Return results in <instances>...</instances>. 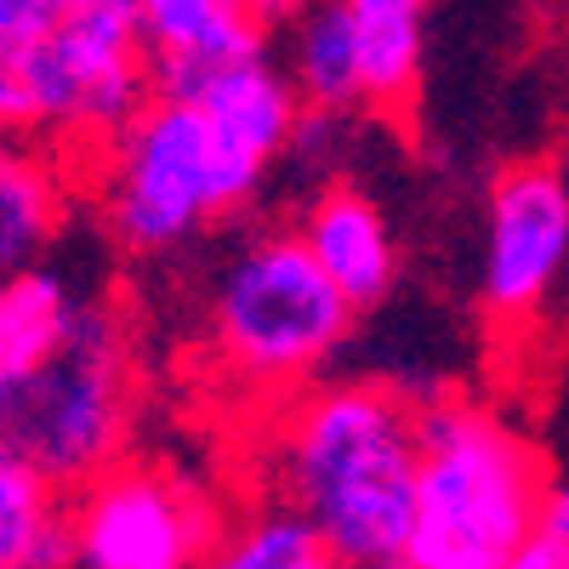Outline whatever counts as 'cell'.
Wrapping results in <instances>:
<instances>
[{"mask_svg":"<svg viewBox=\"0 0 569 569\" xmlns=\"http://www.w3.org/2000/svg\"><path fill=\"white\" fill-rule=\"evenodd\" d=\"M63 7L69 0H0V80L12 74V63L46 34V23H52Z\"/></svg>","mask_w":569,"mask_h":569,"instance_id":"ac0fdd59","label":"cell"},{"mask_svg":"<svg viewBox=\"0 0 569 569\" xmlns=\"http://www.w3.org/2000/svg\"><path fill=\"white\" fill-rule=\"evenodd\" d=\"M536 530H552V536L569 541V485H547L541 512H536Z\"/></svg>","mask_w":569,"mask_h":569,"instance_id":"ffe728a7","label":"cell"},{"mask_svg":"<svg viewBox=\"0 0 569 569\" xmlns=\"http://www.w3.org/2000/svg\"><path fill=\"white\" fill-rule=\"evenodd\" d=\"M291 228H297V240L308 246V257L325 268V279L337 284L359 313L376 308L393 291L399 246H393V228H388L382 206H376L365 188H353L342 177L319 182Z\"/></svg>","mask_w":569,"mask_h":569,"instance_id":"30bf717a","label":"cell"},{"mask_svg":"<svg viewBox=\"0 0 569 569\" xmlns=\"http://www.w3.org/2000/svg\"><path fill=\"white\" fill-rule=\"evenodd\" d=\"M200 109L206 137H211V177H217V211L233 217L246 211L268 171L291 154V137L302 120V98L291 74H279L268 52L240 58V63H217L206 69L188 91H177Z\"/></svg>","mask_w":569,"mask_h":569,"instance_id":"9c48e42d","label":"cell"},{"mask_svg":"<svg viewBox=\"0 0 569 569\" xmlns=\"http://www.w3.org/2000/svg\"><path fill=\"white\" fill-rule=\"evenodd\" d=\"M569 268V177L552 160H512L490 188L479 302L496 325H530Z\"/></svg>","mask_w":569,"mask_h":569,"instance_id":"ba28073f","label":"cell"},{"mask_svg":"<svg viewBox=\"0 0 569 569\" xmlns=\"http://www.w3.org/2000/svg\"><path fill=\"white\" fill-rule=\"evenodd\" d=\"M388 569H416V563H388Z\"/></svg>","mask_w":569,"mask_h":569,"instance_id":"44dd1931","label":"cell"},{"mask_svg":"<svg viewBox=\"0 0 569 569\" xmlns=\"http://www.w3.org/2000/svg\"><path fill=\"white\" fill-rule=\"evenodd\" d=\"M297 40H291V86L302 109L313 114H342L353 103H365L359 91V46H353V23L342 0H313L297 18Z\"/></svg>","mask_w":569,"mask_h":569,"instance_id":"2e32d148","label":"cell"},{"mask_svg":"<svg viewBox=\"0 0 569 569\" xmlns=\"http://www.w3.org/2000/svg\"><path fill=\"white\" fill-rule=\"evenodd\" d=\"M0 137H7V126H0Z\"/></svg>","mask_w":569,"mask_h":569,"instance_id":"7402d4cb","label":"cell"},{"mask_svg":"<svg viewBox=\"0 0 569 569\" xmlns=\"http://www.w3.org/2000/svg\"><path fill=\"white\" fill-rule=\"evenodd\" d=\"M0 569H74L69 490L0 439Z\"/></svg>","mask_w":569,"mask_h":569,"instance_id":"5bb4252c","label":"cell"},{"mask_svg":"<svg viewBox=\"0 0 569 569\" xmlns=\"http://www.w3.org/2000/svg\"><path fill=\"white\" fill-rule=\"evenodd\" d=\"M273 501L297 507L337 569L405 563L416 518V399L388 382H319L262 439Z\"/></svg>","mask_w":569,"mask_h":569,"instance_id":"6da1fadb","label":"cell"},{"mask_svg":"<svg viewBox=\"0 0 569 569\" xmlns=\"http://www.w3.org/2000/svg\"><path fill=\"white\" fill-rule=\"evenodd\" d=\"M359 46L365 109L405 120L421 86V12L427 0H342Z\"/></svg>","mask_w":569,"mask_h":569,"instance_id":"4fadbf2b","label":"cell"},{"mask_svg":"<svg viewBox=\"0 0 569 569\" xmlns=\"http://www.w3.org/2000/svg\"><path fill=\"white\" fill-rule=\"evenodd\" d=\"M137 348L109 297H86L63 342L18 376H0V439L58 490H80L131 450Z\"/></svg>","mask_w":569,"mask_h":569,"instance_id":"5b68a950","label":"cell"},{"mask_svg":"<svg viewBox=\"0 0 569 569\" xmlns=\"http://www.w3.org/2000/svg\"><path fill=\"white\" fill-rule=\"evenodd\" d=\"M80 291L46 262L0 273V376H18L46 359L80 313Z\"/></svg>","mask_w":569,"mask_h":569,"instance_id":"9a60e30c","label":"cell"},{"mask_svg":"<svg viewBox=\"0 0 569 569\" xmlns=\"http://www.w3.org/2000/svg\"><path fill=\"white\" fill-rule=\"evenodd\" d=\"M154 52V91L177 98L206 69L262 52V23L251 0H131Z\"/></svg>","mask_w":569,"mask_h":569,"instance_id":"8fae6325","label":"cell"},{"mask_svg":"<svg viewBox=\"0 0 569 569\" xmlns=\"http://www.w3.org/2000/svg\"><path fill=\"white\" fill-rule=\"evenodd\" d=\"M74 171L34 137H0V273L29 268L63 233Z\"/></svg>","mask_w":569,"mask_h":569,"instance_id":"7c38bea8","label":"cell"},{"mask_svg":"<svg viewBox=\"0 0 569 569\" xmlns=\"http://www.w3.org/2000/svg\"><path fill=\"white\" fill-rule=\"evenodd\" d=\"M154 103V52L131 0H69L0 80V126L46 142L74 182Z\"/></svg>","mask_w":569,"mask_h":569,"instance_id":"277c9868","label":"cell"},{"mask_svg":"<svg viewBox=\"0 0 569 569\" xmlns=\"http://www.w3.org/2000/svg\"><path fill=\"white\" fill-rule=\"evenodd\" d=\"M200 569H337L313 525L273 496L251 501L217 530Z\"/></svg>","mask_w":569,"mask_h":569,"instance_id":"e0dca14e","label":"cell"},{"mask_svg":"<svg viewBox=\"0 0 569 569\" xmlns=\"http://www.w3.org/2000/svg\"><path fill=\"white\" fill-rule=\"evenodd\" d=\"M541 450L467 393L416 399V518L405 563L416 569H501L536 536L547 496Z\"/></svg>","mask_w":569,"mask_h":569,"instance_id":"7a4b0ae2","label":"cell"},{"mask_svg":"<svg viewBox=\"0 0 569 569\" xmlns=\"http://www.w3.org/2000/svg\"><path fill=\"white\" fill-rule=\"evenodd\" d=\"M222 525L228 518L200 479L137 456L69 496L74 569H200Z\"/></svg>","mask_w":569,"mask_h":569,"instance_id":"52a82bcc","label":"cell"},{"mask_svg":"<svg viewBox=\"0 0 569 569\" xmlns=\"http://www.w3.org/2000/svg\"><path fill=\"white\" fill-rule=\"evenodd\" d=\"M80 182L98 200L109 240L131 257H166L222 222L206 120L188 98L166 91H154V103L91 160Z\"/></svg>","mask_w":569,"mask_h":569,"instance_id":"8992f818","label":"cell"},{"mask_svg":"<svg viewBox=\"0 0 569 569\" xmlns=\"http://www.w3.org/2000/svg\"><path fill=\"white\" fill-rule=\"evenodd\" d=\"M501 569H569V541L552 530H536L525 547H518Z\"/></svg>","mask_w":569,"mask_h":569,"instance_id":"d6986e66","label":"cell"},{"mask_svg":"<svg viewBox=\"0 0 569 569\" xmlns=\"http://www.w3.org/2000/svg\"><path fill=\"white\" fill-rule=\"evenodd\" d=\"M353 319L359 308L325 279L297 228H257L211 273L206 359L228 388L284 405L342 353Z\"/></svg>","mask_w":569,"mask_h":569,"instance_id":"3957f363","label":"cell"}]
</instances>
